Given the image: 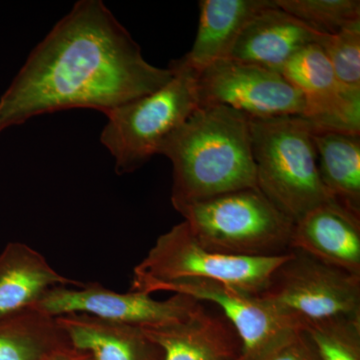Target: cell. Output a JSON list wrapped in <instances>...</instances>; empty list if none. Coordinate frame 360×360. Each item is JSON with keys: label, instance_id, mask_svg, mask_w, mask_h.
Instances as JSON below:
<instances>
[{"label": "cell", "instance_id": "16", "mask_svg": "<svg viewBox=\"0 0 360 360\" xmlns=\"http://www.w3.org/2000/svg\"><path fill=\"white\" fill-rule=\"evenodd\" d=\"M84 284L59 274L30 246L9 243L0 255V319L32 309L49 288Z\"/></svg>", "mask_w": 360, "mask_h": 360}, {"label": "cell", "instance_id": "4", "mask_svg": "<svg viewBox=\"0 0 360 360\" xmlns=\"http://www.w3.org/2000/svg\"><path fill=\"white\" fill-rule=\"evenodd\" d=\"M175 210L200 245L214 252L266 257L291 251L295 222L257 187L220 194Z\"/></svg>", "mask_w": 360, "mask_h": 360}, {"label": "cell", "instance_id": "11", "mask_svg": "<svg viewBox=\"0 0 360 360\" xmlns=\"http://www.w3.org/2000/svg\"><path fill=\"white\" fill-rule=\"evenodd\" d=\"M281 73L302 94V117L314 129L360 134V91L341 84L319 44L296 53Z\"/></svg>", "mask_w": 360, "mask_h": 360}, {"label": "cell", "instance_id": "20", "mask_svg": "<svg viewBox=\"0 0 360 360\" xmlns=\"http://www.w3.org/2000/svg\"><path fill=\"white\" fill-rule=\"evenodd\" d=\"M277 6L322 34L360 21L359 0H276Z\"/></svg>", "mask_w": 360, "mask_h": 360}, {"label": "cell", "instance_id": "23", "mask_svg": "<svg viewBox=\"0 0 360 360\" xmlns=\"http://www.w3.org/2000/svg\"><path fill=\"white\" fill-rule=\"evenodd\" d=\"M264 360H321L312 345L309 336L304 331L296 335L295 338L281 348L270 354Z\"/></svg>", "mask_w": 360, "mask_h": 360}, {"label": "cell", "instance_id": "1", "mask_svg": "<svg viewBox=\"0 0 360 360\" xmlns=\"http://www.w3.org/2000/svg\"><path fill=\"white\" fill-rule=\"evenodd\" d=\"M174 71L150 65L101 0H80L53 26L0 97V132L46 113L104 115L167 84Z\"/></svg>", "mask_w": 360, "mask_h": 360}, {"label": "cell", "instance_id": "19", "mask_svg": "<svg viewBox=\"0 0 360 360\" xmlns=\"http://www.w3.org/2000/svg\"><path fill=\"white\" fill-rule=\"evenodd\" d=\"M73 348L56 317L39 310L0 319V360H54Z\"/></svg>", "mask_w": 360, "mask_h": 360}, {"label": "cell", "instance_id": "22", "mask_svg": "<svg viewBox=\"0 0 360 360\" xmlns=\"http://www.w3.org/2000/svg\"><path fill=\"white\" fill-rule=\"evenodd\" d=\"M319 46L341 84L360 91V21L328 35Z\"/></svg>", "mask_w": 360, "mask_h": 360}, {"label": "cell", "instance_id": "8", "mask_svg": "<svg viewBox=\"0 0 360 360\" xmlns=\"http://www.w3.org/2000/svg\"><path fill=\"white\" fill-rule=\"evenodd\" d=\"M168 291L214 303L236 329L241 342L236 360H264L303 331L300 321L260 295L206 279H181L149 286L146 293Z\"/></svg>", "mask_w": 360, "mask_h": 360}, {"label": "cell", "instance_id": "6", "mask_svg": "<svg viewBox=\"0 0 360 360\" xmlns=\"http://www.w3.org/2000/svg\"><path fill=\"white\" fill-rule=\"evenodd\" d=\"M291 251L276 257L222 255L203 248L186 221L174 225L156 240L134 269L131 290L146 292L156 283L181 279H206L234 290L259 295L271 276L290 258Z\"/></svg>", "mask_w": 360, "mask_h": 360}, {"label": "cell", "instance_id": "18", "mask_svg": "<svg viewBox=\"0 0 360 360\" xmlns=\"http://www.w3.org/2000/svg\"><path fill=\"white\" fill-rule=\"evenodd\" d=\"M322 184L331 198L360 215V134L312 130Z\"/></svg>", "mask_w": 360, "mask_h": 360}, {"label": "cell", "instance_id": "21", "mask_svg": "<svg viewBox=\"0 0 360 360\" xmlns=\"http://www.w3.org/2000/svg\"><path fill=\"white\" fill-rule=\"evenodd\" d=\"M303 331L321 360H360V316L314 322Z\"/></svg>", "mask_w": 360, "mask_h": 360}, {"label": "cell", "instance_id": "14", "mask_svg": "<svg viewBox=\"0 0 360 360\" xmlns=\"http://www.w3.org/2000/svg\"><path fill=\"white\" fill-rule=\"evenodd\" d=\"M141 329L162 349L163 360H236L240 355L231 322L205 307L186 321Z\"/></svg>", "mask_w": 360, "mask_h": 360}, {"label": "cell", "instance_id": "10", "mask_svg": "<svg viewBox=\"0 0 360 360\" xmlns=\"http://www.w3.org/2000/svg\"><path fill=\"white\" fill-rule=\"evenodd\" d=\"M202 307V302L191 296L174 295L156 300L141 291L120 293L99 283H84L80 288H49L32 309L49 316L84 314L146 328L186 321Z\"/></svg>", "mask_w": 360, "mask_h": 360}, {"label": "cell", "instance_id": "3", "mask_svg": "<svg viewBox=\"0 0 360 360\" xmlns=\"http://www.w3.org/2000/svg\"><path fill=\"white\" fill-rule=\"evenodd\" d=\"M312 130L302 116L250 120L257 188L293 222L335 201L319 175Z\"/></svg>", "mask_w": 360, "mask_h": 360}, {"label": "cell", "instance_id": "12", "mask_svg": "<svg viewBox=\"0 0 360 360\" xmlns=\"http://www.w3.org/2000/svg\"><path fill=\"white\" fill-rule=\"evenodd\" d=\"M290 248L360 276V215L336 201L317 206L295 222Z\"/></svg>", "mask_w": 360, "mask_h": 360}, {"label": "cell", "instance_id": "7", "mask_svg": "<svg viewBox=\"0 0 360 360\" xmlns=\"http://www.w3.org/2000/svg\"><path fill=\"white\" fill-rule=\"evenodd\" d=\"M303 326L360 316V276L319 262L302 251L274 272L262 295Z\"/></svg>", "mask_w": 360, "mask_h": 360}, {"label": "cell", "instance_id": "17", "mask_svg": "<svg viewBox=\"0 0 360 360\" xmlns=\"http://www.w3.org/2000/svg\"><path fill=\"white\" fill-rule=\"evenodd\" d=\"M77 349L94 360H163V352L141 328L84 314L56 317Z\"/></svg>", "mask_w": 360, "mask_h": 360}, {"label": "cell", "instance_id": "9", "mask_svg": "<svg viewBox=\"0 0 360 360\" xmlns=\"http://www.w3.org/2000/svg\"><path fill=\"white\" fill-rule=\"evenodd\" d=\"M201 106L224 105L250 120L303 116L304 99L283 73L221 59L198 75Z\"/></svg>", "mask_w": 360, "mask_h": 360}, {"label": "cell", "instance_id": "24", "mask_svg": "<svg viewBox=\"0 0 360 360\" xmlns=\"http://www.w3.org/2000/svg\"><path fill=\"white\" fill-rule=\"evenodd\" d=\"M54 360H94L92 359L91 355L89 352H84V350L77 349V348H73L70 352H66V354L61 355L58 359Z\"/></svg>", "mask_w": 360, "mask_h": 360}, {"label": "cell", "instance_id": "13", "mask_svg": "<svg viewBox=\"0 0 360 360\" xmlns=\"http://www.w3.org/2000/svg\"><path fill=\"white\" fill-rule=\"evenodd\" d=\"M328 37L311 30L276 4L251 18L229 58L281 73L296 53L309 45H321Z\"/></svg>", "mask_w": 360, "mask_h": 360}, {"label": "cell", "instance_id": "5", "mask_svg": "<svg viewBox=\"0 0 360 360\" xmlns=\"http://www.w3.org/2000/svg\"><path fill=\"white\" fill-rule=\"evenodd\" d=\"M174 77L155 92L105 113L101 143L115 158L117 174L134 172L200 108L198 75L181 60L169 65Z\"/></svg>", "mask_w": 360, "mask_h": 360}, {"label": "cell", "instance_id": "15", "mask_svg": "<svg viewBox=\"0 0 360 360\" xmlns=\"http://www.w3.org/2000/svg\"><path fill=\"white\" fill-rule=\"evenodd\" d=\"M276 6V0H201L193 49L180 59L200 72L217 61L231 58L236 40L251 18Z\"/></svg>", "mask_w": 360, "mask_h": 360}, {"label": "cell", "instance_id": "2", "mask_svg": "<svg viewBox=\"0 0 360 360\" xmlns=\"http://www.w3.org/2000/svg\"><path fill=\"white\" fill-rule=\"evenodd\" d=\"M172 163L174 207L257 187L250 118L224 105L201 106L163 142Z\"/></svg>", "mask_w": 360, "mask_h": 360}]
</instances>
